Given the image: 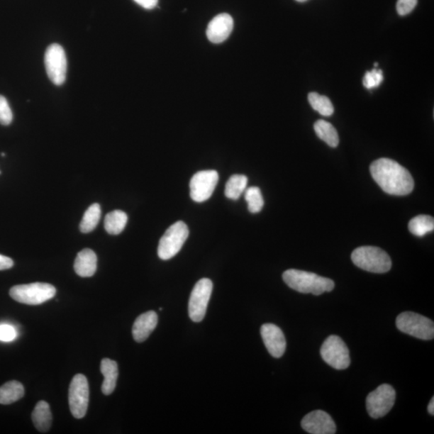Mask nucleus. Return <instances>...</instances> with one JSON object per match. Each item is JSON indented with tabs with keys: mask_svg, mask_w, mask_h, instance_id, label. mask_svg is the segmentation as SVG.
<instances>
[{
	"mask_svg": "<svg viewBox=\"0 0 434 434\" xmlns=\"http://www.w3.org/2000/svg\"><path fill=\"white\" fill-rule=\"evenodd\" d=\"M352 260L357 267L372 273L384 274L391 267L388 253L378 247H359L352 252Z\"/></svg>",
	"mask_w": 434,
	"mask_h": 434,
	"instance_id": "nucleus-3",
	"label": "nucleus"
},
{
	"mask_svg": "<svg viewBox=\"0 0 434 434\" xmlns=\"http://www.w3.org/2000/svg\"><path fill=\"white\" fill-rule=\"evenodd\" d=\"M218 172L214 170L196 173L190 181V196L193 201L202 203L212 196L218 183Z\"/></svg>",
	"mask_w": 434,
	"mask_h": 434,
	"instance_id": "nucleus-12",
	"label": "nucleus"
},
{
	"mask_svg": "<svg viewBox=\"0 0 434 434\" xmlns=\"http://www.w3.org/2000/svg\"><path fill=\"white\" fill-rule=\"evenodd\" d=\"M370 172L373 179L388 194L406 196L413 190L411 174L393 160L382 158L374 161Z\"/></svg>",
	"mask_w": 434,
	"mask_h": 434,
	"instance_id": "nucleus-1",
	"label": "nucleus"
},
{
	"mask_svg": "<svg viewBox=\"0 0 434 434\" xmlns=\"http://www.w3.org/2000/svg\"><path fill=\"white\" fill-rule=\"evenodd\" d=\"M135 1L143 9L150 10L156 7L159 0H135Z\"/></svg>",
	"mask_w": 434,
	"mask_h": 434,
	"instance_id": "nucleus-33",
	"label": "nucleus"
},
{
	"mask_svg": "<svg viewBox=\"0 0 434 434\" xmlns=\"http://www.w3.org/2000/svg\"><path fill=\"white\" fill-rule=\"evenodd\" d=\"M128 217L121 210L108 213L105 218V229L108 234L118 235L124 230Z\"/></svg>",
	"mask_w": 434,
	"mask_h": 434,
	"instance_id": "nucleus-22",
	"label": "nucleus"
},
{
	"mask_svg": "<svg viewBox=\"0 0 434 434\" xmlns=\"http://www.w3.org/2000/svg\"><path fill=\"white\" fill-rule=\"evenodd\" d=\"M189 235L188 226L183 221H177L167 229L160 240L158 255L162 260H169L182 249Z\"/></svg>",
	"mask_w": 434,
	"mask_h": 434,
	"instance_id": "nucleus-6",
	"label": "nucleus"
},
{
	"mask_svg": "<svg viewBox=\"0 0 434 434\" xmlns=\"http://www.w3.org/2000/svg\"><path fill=\"white\" fill-rule=\"evenodd\" d=\"M433 229L434 220L430 216L420 215L408 223V230L417 237H424L428 233L433 232Z\"/></svg>",
	"mask_w": 434,
	"mask_h": 434,
	"instance_id": "nucleus-24",
	"label": "nucleus"
},
{
	"mask_svg": "<svg viewBox=\"0 0 434 434\" xmlns=\"http://www.w3.org/2000/svg\"><path fill=\"white\" fill-rule=\"evenodd\" d=\"M13 119L11 108L7 99L4 96L0 95V124L9 126Z\"/></svg>",
	"mask_w": 434,
	"mask_h": 434,
	"instance_id": "nucleus-29",
	"label": "nucleus"
},
{
	"mask_svg": "<svg viewBox=\"0 0 434 434\" xmlns=\"http://www.w3.org/2000/svg\"><path fill=\"white\" fill-rule=\"evenodd\" d=\"M308 101L313 110L321 113V116L326 117L333 116L334 106L328 96L312 92L308 94Z\"/></svg>",
	"mask_w": 434,
	"mask_h": 434,
	"instance_id": "nucleus-26",
	"label": "nucleus"
},
{
	"mask_svg": "<svg viewBox=\"0 0 434 434\" xmlns=\"http://www.w3.org/2000/svg\"><path fill=\"white\" fill-rule=\"evenodd\" d=\"M384 80L383 72L376 67L372 71L367 72L363 79V84L367 89L376 88L382 84Z\"/></svg>",
	"mask_w": 434,
	"mask_h": 434,
	"instance_id": "nucleus-28",
	"label": "nucleus"
},
{
	"mask_svg": "<svg viewBox=\"0 0 434 434\" xmlns=\"http://www.w3.org/2000/svg\"><path fill=\"white\" fill-rule=\"evenodd\" d=\"M282 279L289 288L303 294L321 295L335 288L333 280L304 270L288 269L283 273Z\"/></svg>",
	"mask_w": 434,
	"mask_h": 434,
	"instance_id": "nucleus-2",
	"label": "nucleus"
},
{
	"mask_svg": "<svg viewBox=\"0 0 434 434\" xmlns=\"http://www.w3.org/2000/svg\"><path fill=\"white\" fill-rule=\"evenodd\" d=\"M261 335L269 353L274 358H281L286 348L284 334L277 326L265 323L262 326Z\"/></svg>",
	"mask_w": 434,
	"mask_h": 434,
	"instance_id": "nucleus-14",
	"label": "nucleus"
},
{
	"mask_svg": "<svg viewBox=\"0 0 434 434\" xmlns=\"http://www.w3.org/2000/svg\"><path fill=\"white\" fill-rule=\"evenodd\" d=\"M418 4V0H398L396 4L397 13L400 16H406L412 12Z\"/></svg>",
	"mask_w": 434,
	"mask_h": 434,
	"instance_id": "nucleus-31",
	"label": "nucleus"
},
{
	"mask_svg": "<svg viewBox=\"0 0 434 434\" xmlns=\"http://www.w3.org/2000/svg\"><path fill=\"white\" fill-rule=\"evenodd\" d=\"M17 338V330L10 324H0V341L12 342Z\"/></svg>",
	"mask_w": 434,
	"mask_h": 434,
	"instance_id": "nucleus-30",
	"label": "nucleus"
},
{
	"mask_svg": "<svg viewBox=\"0 0 434 434\" xmlns=\"http://www.w3.org/2000/svg\"><path fill=\"white\" fill-rule=\"evenodd\" d=\"M321 353L326 363L335 369H346L351 364L348 347L339 336H329L323 343Z\"/></svg>",
	"mask_w": 434,
	"mask_h": 434,
	"instance_id": "nucleus-8",
	"label": "nucleus"
},
{
	"mask_svg": "<svg viewBox=\"0 0 434 434\" xmlns=\"http://www.w3.org/2000/svg\"><path fill=\"white\" fill-rule=\"evenodd\" d=\"M89 389L87 378L82 374H77L72 378L69 390L70 411L77 419L86 416L89 406Z\"/></svg>",
	"mask_w": 434,
	"mask_h": 434,
	"instance_id": "nucleus-10",
	"label": "nucleus"
},
{
	"mask_svg": "<svg viewBox=\"0 0 434 434\" xmlns=\"http://www.w3.org/2000/svg\"><path fill=\"white\" fill-rule=\"evenodd\" d=\"M158 324V316L155 311H150L142 313L136 318L133 325L132 335L138 343L144 342L148 339Z\"/></svg>",
	"mask_w": 434,
	"mask_h": 434,
	"instance_id": "nucleus-16",
	"label": "nucleus"
},
{
	"mask_svg": "<svg viewBox=\"0 0 434 434\" xmlns=\"http://www.w3.org/2000/svg\"><path fill=\"white\" fill-rule=\"evenodd\" d=\"M101 207L99 204H93L84 213L80 225L81 232L88 233L94 230L101 218Z\"/></svg>",
	"mask_w": 434,
	"mask_h": 434,
	"instance_id": "nucleus-25",
	"label": "nucleus"
},
{
	"mask_svg": "<svg viewBox=\"0 0 434 434\" xmlns=\"http://www.w3.org/2000/svg\"><path fill=\"white\" fill-rule=\"evenodd\" d=\"M0 174H1V173H0Z\"/></svg>",
	"mask_w": 434,
	"mask_h": 434,
	"instance_id": "nucleus-36",
	"label": "nucleus"
},
{
	"mask_svg": "<svg viewBox=\"0 0 434 434\" xmlns=\"http://www.w3.org/2000/svg\"><path fill=\"white\" fill-rule=\"evenodd\" d=\"M57 289L51 284L43 282L18 285L10 289V296L18 303L27 305H40L55 296Z\"/></svg>",
	"mask_w": 434,
	"mask_h": 434,
	"instance_id": "nucleus-4",
	"label": "nucleus"
},
{
	"mask_svg": "<svg viewBox=\"0 0 434 434\" xmlns=\"http://www.w3.org/2000/svg\"><path fill=\"white\" fill-rule=\"evenodd\" d=\"M45 65L48 77L56 86H62L67 74V58L64 48L58 44H52L47 48Z\"/></svg>",
	"mask_w": 434,
	"mask_h": 434,
	"instance_id": "nucleus-11",
	"label": "nucleus"
},
{
	"mask_svg": "<svg viewBox=\"0 0 434 434\" xmlns=\"http://www.w3.org/2000/svg\"><path fill=\"white\" fill-rule=\"evenodd\" d=\"M33 424L40 432L45 433L50 430L52 416L50 405L41 401L36 404L32 414Z\"/></svg>",
	"mask_w": 434,
	"mask_h": 434,
	"instance_id": "nucleus-19",
	"label": "nucleus"
},
{
	"mask_svg": "<svg viewBox=\"0 0 434 434\" xmlns=\"http://www.w3.org/2000/svg\"><path fill=\"white\" fill-rule=\"evenodd\" d=\"M396 401V391L387 384L379 385L367 396L366 408L371 418L378 419L387 415Z\"/></svg>",
	"mask_w": 434,
	"mask_h": 434,
	"instance_id": "nucleus-7",
	"label": "nucleus"
},
{
	"mask_svg": "<svg viewBox=\"0 0 434 434\" xmlns=\"http://www.w3.org/2000/svg\"><path fill=\"white\" fill-rule=\"evenodd\" d=\"M213 288V282L208 279H201L193 288L189 304V317L193 322H201L206 315Z\"/></svg>",
	"mask_w": 434,
	"mask_h": 434,
	"instance_id": "nucleus-9",
	"label": "nucleus"
},
{
	"mask_svg": "<svg viewBox=\"0 0 434 434\" xmlns=\"http://www.w3.org/2000/svg\"><path fill=\"white\" fill-rule=\"evenodd\" d=\"M396 328L401 333L423 340L434 338V324L431 319L414 312H404L396 318Z\"/></svg>",
	"mask_w": 434,
	"mask_h": 434,
	"instance_id": "nucleus-5",
	"label": "nucleus"
},
{
	"mask_svg": "<svg viewBox=\"0 0 434 434\" xmlns=\"http://www.w3.org/2000/svg\"><path fill=\"white\" fill-rule=\"evenodd\" d=\"M296 1L299 3H304V2L307 1V0H296Z\"/></svg>",
	"mask_w": 434,
	"mask_h": 434,
	"instance_id": "nucleus-35",
	"label": "nucleus"
},
{
	"mask_svg": "<svg viewBox=\"0 0 434 434\" xmlns=\"http://www.w3.org/2000/svg\"><path fill=\"white\" fill-rule=\"evenodd\" d=\"M98 267V257L90 249H84L78 252L74 262V270L77 275L89 277L94 275Z\"/></svg>",
	"mask_w": 434,
	"mask_h": 434,
	"instance_id": "nucleus-17",
	"label": "nucleus"
},
{
	"mask_svg": "<svg viewBox=\"0 0 434 434\" xmlns=\"http://www.w3.org/2000/svg\"><path fill=\"white\" fill-rule=\"evenodd\" d=\"M101 372L104 377L101 391L104 395L108 396L113 393L116 388L118 377V367L116 361L105 358L101 362Z\"/></svg>",
	"mask_w": 434,
	"mask_h": 434,
	"instance_id": "nucleus-18",
	"label": "nucleus"
},
{
	"mask_svg": "<svg viewBox=\"0 0 434 434\" xmlns=\"http://www.w3.org/2000/svg\"><path fill=\"white\" fill-rule=\"evenodd\" d=\"M14 265V262L9 257L0 255V270L11 269Z\"/></svg>",
	"mask_w": 434,
	"mask_h": 434,
	"instance_id": "nucleus-32",
	"label": "nucleus"
},
{
	"mask_svg": "<svg viewBox=\"0 0 434 434\" xmlns=\"http://www.w3.org/2000/svg\"><path fill=\"white\" fill-rule=\"evenodd\" d=\"M316 135L331 148H336L340 143L339 135L333 125L325 120H318L313 126Z\"/></svg>",
	"mask_w": 434,
	"mask_h": 434,
	"instance_id": "nucleus-20",
	"label": "nucleus"
},
{
	"mask_svg": "<svg viewBox=\"0 0 434 434\" xmlns=\"http://www.w3.org/2000/svg\"><path fill=\"white\" fill-rule=\"evenodd\" d=\"M245 198L251 213L261 212L264 206V200L260 189L257 187H250V188L245 189Z\"/></svg>",
	"mask_w": 434,
	"mask_h": 434,
	"instance_id": "nucleus-27",
	"label": "nucleus"
},
{
	"mask_svg": "<svg viewBox=\"0 0 434 434\" xmlns=\"http://www.w3.org/2000/svg\"><path fill=\"white\" fill-rule=\"evenodd\" d=\"M301 425L307 433L311 434H334L336 432L335 421L323 410H316L305 416Z\"/></svg>",
	"mask_w": 434,
	"mask_h": 434,
	"instance_id": "nucleus-13",
	"label": "nucleus"
},
{
	"mask_svg": "<svg viewBox=\"0 0 434 434\" xmlns=\"http://www.w3.org/2000/svg\"><path fill=\"white\" fill-rule=\"evenodd\" d=\"M248 178L244 174H233L226 183L225 194L230 200L237 201L245 192Z\"/></svg>",
	"mask_w": 434,
	"mask_h": 434,
	"instance_id": "nucleus-23",
	"label": "nucleus"
},
{
	"mask_svg": "<svg viewBox=\"0 0 434 434\" xmlns=\"http://www.w3.org/2000/svg\"><path fill=\"white\" fill-rule=\"evenodd\" d=\"M428 412L432 416L434 415V397L432 398L429 406H428Z\"/></svg>",
	"mask_w": 434,
	"mask_h": 434,
	"instance_id": "nucleus-34",
	"label": "nucleus"
},
{
	"mask_svg": "<svg viewBox=\"0 0 434 434\" xmlns=\"http://www.w3.org/2000/svg\"><path fill=\"white\" fill-rule=\"evenodd\" d=\"M233 28V20L230 15L223 13L216 16L208 24L207 36L211 42L220 44L226 40Z\"/></svg>",
	"mask_w": 434,
	"mask_h": 434,
	"instance_id": "nucleus-15",
	"label": "nucleus"
},
{
	"mask_svg": "<svg viewBox=\"0 0 434 434\" xmlns=\"http://www.w3.org/2000/svg\"><path fill=\"white\" fill-rule=\"evenodd\" d=\"M24 396V389L21 383L11 381L0 387V404L10 405L21 399Z\"/></svg>",
	"mask_w": 434,
	"mask_h": 434,
	"instance_id": "nucleus-21",
	"label": "nucleus"
}]
</instances>
